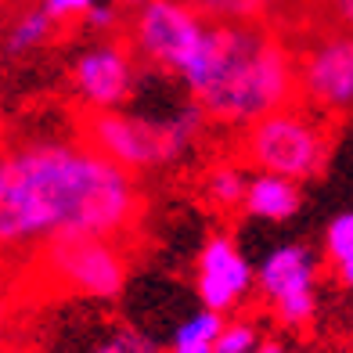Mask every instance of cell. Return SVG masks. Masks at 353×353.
Masks as SVG:
<instances>
[{
    "mask_svg": "<svg viewBox=\"0 0 353 353\" xmlns=\"http://www.w3.org/2000/svg\"><path fill=\"white\" fill-rule=\"evenodd\" d=\"M137 173L87 137H26L0 148V256L40 252L72 234L123 238L137 228Z\"/></svg>",
    "mask_w": 353,
    "mask_h": 353,
    "instance_id": "cell-1",
    "label": "cell"
},
{
    "mask_svg": "<svg viewBox=\"0 0 353 353\" xmlns=\"http://www.w3.org/2000/svg\"><path fill=\"white\" fill-rule=\"evenodd\" d=\"M176 79L213 123L242 130L299 94L292 47L263 22H210Z\"/></svg>",
    "mask_w": 353,
    "mask_h": 353,
    "instance_id": "cell-2",
    "label": "cell"
},
{
    "mask_svg": "<svg viewBox=\"0 0 353 353\" xmlns=\"http://www.w3.org/2000/svg\"><path fill=\"white\" fill-rule=\"evenodd\" d=\"M210 123L213 119L205 116V108L195 98H188L159 112L155 108L90 112L83 119V137L123 170L148 173L184 163L202 144Z\"/></svg>",
    "mask_w": 353,
    "mask_h": 353,
    "instance_id": "cell-3",
    "label": "cell"
},
{
    "mask_svg": "<svg viewBox=\"0 0 353 353\" xmlns=\"http://www.w3.org/2000/svg\"><path fill=\"white\" fill-rule=\"evenodd\" d=\"M242 159L256 173H278L288 181H317L332 155V130L310 105H285L242 130Z\"/></svg>",
    "mask_w": 353,
    "mask_h": 353,
    "instance_id": "cell-4",
    "label": "cell"
},
{
    "mask_svg": "<svg viewBox=\"0 0 353 353\" xmlns=\"http://www.w3.org/2000/svg\"><path fill=\"white\" fill-rule=\"evenodd\" d=\"M40 278L65 296L108 303L123 296L126 278H130V260L119 249V238H98V234H72L43 245L37 252Z\"/></svg>",
    "mask_w": 353,
    "mask_h": 353,
    "instance_id": "cell-5",
    "label": "cell"
},
{
    "mask_svg": "<svg viewBox=\"0 0 353 353\" xmlns=\"http://www.w3.org/2000/svg\"><path fill=\"white\" fill-rule=\"evenodd\" d=\"M321 260L307 242H285L270 249L256 267V296L267 303L281 328H310L317 317Z\"/></svg>",
    "mask_w": 353,
    "mask_h": 353,
    "instance_id": "cell-6",
    "label": "cell"
},
{
    "mask_svg": "<svg viewBox=\"0 0 353 353\" xmlns=\"http://www.w3.org/2000/svg\"><path fill=\"white\" fill-rule=\"evenodd\" d=\"M202 14L195 11L191 0H148L134 8L130 22V47L137 61L159 72H181V65L191 58L205 33Z\"/></svg>",
    "mask_w": 353,
    "mask_h": 353,
    "instance_id": "cell-7",
    "label": "cell"
},
{
    "mask_svg": "<svg viewBox=\"0 0 353 353\" xmlns=\"http://www.w3.org/2000/svg\"><path fill=\"white\" fill-rule=\"evenodd\" d=\"M299 98L328 119H353V33H321L296 54Z\"/></svg>",
    "mask_w": 353,
    "mask_h": 353,
    "instance_id": "cell-8",
    "label": "cell"
},
{
    "mask_svg": "<svg viewBox=\"0 0 353 353\" xmlns=\"http://www.w3.org/2000/svg\"><path fill=\"white\" fill-rule=\"evenodd\" d=\"M72 98L90 112L126 108L137 90V54L130 43L119 40H94L83 47L69 65Z\"/></svg>",
    "mask_w": 353,
    "mask_h": 353,
    "instance_id": "cell-9",
    "label": "cell"
},
{
    "mask_svg": "<svg viewBox=\"0 0 353 353\" xmlns=\"http://www.w3.org/2000/svg\"><path fill=\"white\" fill-rule=\"evenodd\" d=\"M195 296L216 314H238L256 296V267L231 231H213L195 260Z\"/></svg>",
    "mask_w": 353,
    "mask_h": 353,
    "instance_id": "cell-10",
    "label": "cell"
},
{
    "mask_svg": "<svg viewBox=\"0 0 353 353\" xmlns=\"http://www.w3.org/2000/svg\"><path fill=\"white\" fill-rule=\"evenodd\" d=\"M303 205V191L296 181L278 173H252L249 176V191L242 202V213L260 220V223H285L299 213Z\"/></svg>",
    "mask_w": 353,
    "mask_h": 353,
    "instance_id": "cell-11",
    "label": "cell"
},
{
    "mask_svg": "<svg viewBox=\"0 0 353 353\" xmlns=\"http://www.w3.org/2000/svg\"><path fill=\"white\" fill-rule=\"evenodd\" d=\"M54 29H58V22L43 8H26L22 14H14V22L8 26V33H4V54L8 58H26V54L40 51V47L51 43Z\"/></svg>",
    "mask_w": 353,
    "mask_h": 353,
    "instance_id": "cell-12",
    "label": "cell"
},
{
    "mask_svg": "<svg viewBox=\"0 0 353 353\" xmlns=\"http://www.w3.org/2000/svg\"><path fill=\"white\" fill-rule=\"evenodd\" d=\"M223 321H228V314H216L210 307L195 310L173 328L166 353H216V339L223 332Z\"/></svg>",
    "mask_w": 353,
    "mask_h": 353,
    "instance_id": "cell-13",
    "label": "cell"
},
{
    "mask_svg": "<svg viewBox=\"0 0 353 353\" xmlns=\"http://www.w3.org/2000/svg\"><path fill=\"white\" fill-rule=\"evenodd\" d=\"M245 191H249V173L238 166V163H213L210 170L202 173V195L210 205L216 210H238L245 202Z\"/></svg>",
    "mask_w": 353,
    "mask_h": 353,
    "instance_id": "cell-14",
    "label": "cell"
},
{
    "mask_svg": "<svg viewBox=\"0 0 353 353\" xmlns=\"http://www.w3.org/2000/svg\"><path fill=\"white\" fill-rule=\"evenodd\" d=\"M76 353H166V350L155 343V335H148L137 325H108Z\"/></svg>",
    "mask_w": 353,
    "mask_h": 353,
    "instance_id": "cell-15",
    "label": "cell"
},
{
    "mask_svg": "<svg viewBox=\"0 0 353 353\" xmlns=\"http://www.w3.org/2000/svg\"><path fill=\"white\" fill-rule=\"evenodd\" d=\"M205 22H260L274 0H191Z\"/></svg>",
    "mask_w": 353,
    "mask_h": 353,
    "instance_id": "cell-16",
    "label": "cell"
},
{
    "mask_svg": "<svg viewBox=\"0 0 353 353\" xmlns=\"http://www.w3.org/2000/svg\"><path fill=\"white\" fill-rule=\"evenodd\" d=\"M260 328H256V321L249 317H228L223 321V332L216 339V353H252L260 346Z\"/></svg>",
    "mask_w": 353,
    "mask_h": 353,
    "instance_id": "cell-17",
    "label": "cell"
},
{
    "mask_svg": "<svg viewBox=\"0 0 353 353\" xmlns=\"http://www.w3.org/2000/svg\"><path fill=\"white\" fill-rule=\"evenodd\" d=\"M321 249H325L328 263H343L353 256V213H339L325 223V238H321Z\"/></svg>",
    "mask_w": 353,
    "mask_h": 353,
    "instance_id": "cell-18",
    "label": "cell"
},
{
    "mask_svg": "<svg viewBox=\"0 0 353 353\" xmlns=\"http://www.w3.org/2000/svg\"><path fill=\"white\" fill-rule=\"evenodd\" d=\"M79 22H83L90 33L108 37V33H116V26H119V4H116V0H98V4H94Z\"/></svg>",
    "mask_w": 353,
    "mask_h": 353,
    "instance_id": "cell-19",
    "label": "cell"
},
{
    "mask_svg": "<svg viewBox=\"0 0 353 353\" xmlns=\"http://www.w3.org/2000/svg\"><path fill=\"white\" fill-rule=\"evenodd\" d=\"M98 4V0H40V8L51 14V19L61 26V22H76L83 19V14Z\"/></svg>",
    "mask_w": 353,
    "mask_h": 353,
    "instance_id": "cell-20",
    "label": "cell"
},
{
    "mask_svg": "<svg viewBox=\"0 0 353 353\" xmlns=\"http://www.w3.org/2000/svg\"><path fill=\"white\" fill-rule=\"evenodd\" d=\"M332 14L346 33H353V0H332Z\"/></svg>",
    "mask_w": 353,
    "mask_h": 353,
    "instance_id": "cell-21",
    "label": "cell"
},
{
    "mask_svg": "<svg viewBox=\"0 0 353 353\" xmlns=\"http://www.w3.org/2000/svg\"><path fill=\"white\" fill-rule=\"evenodd\" d=\"M252 353H288V343L281 339V335H263L260 346H256Z\"/></svg>",
    "mask_w": 353,
    "mask_h": 353,
    "instance_id": "cell-22",
    "label": "cell"
},
{
    "mask_svg": "<svg viewBox=\"0 0 353 353\" xmlns=\"http://www.w3.org/2000/svg\"><path fill=\"white\" fill-rule=\"evenodd\" d=\"M335 281H339L346 292H353V256L343 260V263H335Z\"/></svg>",
    "mask_w": 353,
    "mask_h": 353,
    "instance_id": "cell-23",
    "label": "cell"
},
{
    "mask_svg": "<svg viewBox=\"0 0 353 353\" xmlns=\"http://www.w3.org/2000/svg\"><path fill=\"white\" fill-rule=\"evenodd\" d=\"M119 8H141V4H148V0H116Z\"/></svg>",
    "mask_w": 353,
    "mask_h": 353,
    "instance_id": "cell-24",
    "label": "cell"
},
{
    "mask_svg": "<svg viewBox=\"0 0 353 353\" xmlns=\"http://www.w3.org/2000/svg\"><path fill=\"white\" fill-rule=\"evenodd\" d=\"M4 317H8V303H4V296H0V325H4Z\"/></svg>",
    "mask_w": 353,
    "mask_h": 353,
    "instance_id": "cell-25",
    "label": "cell"
}]
</instances>
